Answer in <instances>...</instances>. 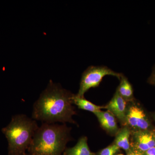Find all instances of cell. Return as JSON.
Wrapping results in <instances>:
<instances>
[{"label": "cell", "instance_id": "obj_9", "mask_svg": "<svg viewBox=\"0 0 155 155\" xmlns=\"http://www.w3.org/2000/svg\"><path fill=\"white\" fill-rule=\"evenodd\" d=\"M64 155H94L91 151L87 144V137L82 136L79 138L75 146L66 149Z\"/></svg>", "mask_w": 155, "mask_h": 155}, {"label": "cell", "instance_id": "obj_18", "mask_svg": "<svg viewBox=\"0 0 155 155\" xmlns=\"http://www.w3.org/2000/svg\"><path fill=\"white\" fill-rule=\"evenodd\" d=\"M123 155V154H119V155Z\"/></svg>", "mask_w": 155, "mask_h": 155}, {"label": "cell", "instance_id": "obj_13", "mask_svg": "<svg viewBox=\"0 0 155 155\" xmlns=\"http://www.w3.org/2000/svg\"><path fill=\"white\" fill-rule=\"evenodd\" d=\"M119 148L115 143L102 150L98 155H114L119 150Z\"/></svg>", "mask_w": 155, "mask_h": 155}, {"label": "cell", "instance_id": "obj_12", "mask_svg": "<svg viewBox=\"0 0 155 155\" xmlns=\"http://www.w3.org/2000/svg\"><path fill=\"white\" fill-rule=\"evenodd\" d=\"M120 79V83L117 88V91L127 102L132 101L134 100V94L131 84L123 75Z\"/></svg>", "mask_w": 155, "mask_h": 155}, {"label": "cell", "instance_id": "obj_17", "mask_svg": "<svg viewBox=\"0 0 155 155\" xmlns=\"http://www.w3.org/2000/svg\"><path fill=\"white\" fill-rule=\"evenodd\" d=\"M24 155H31L30 154H29V153H26Z\"/></svg>", "mask_w": 155, "mask_h": 155}, {"label": "cell", "instance_id": "obj_11", "mask_svg": "<svg viewBox=\"0 0 155 155\" xmlns=\"http://www.w3.org/2000/svg\"><path fill=\"white\" fill-rule=\"evenodd\" d=\"M72 103L79 109L89 111L94 114L99 112L101 109H106L105 106L96 105L84 98V97H79L75 94L72 98Z\"/></svg>", "mask_w": 155, "mask_h": 155}, {"label": "cell", "instance_id": "obj_10", "mask_svg": "<svg viewBox=\"0 0 155 155\" xmlns=\"http://www.w3.org/2000/svg\"><path fill=\"white\" fill-rule=\"evenodd\" d=\"M131 133V129L127 126H125L118 131L114 143L119 148L128 151L131 149L130 142Z\"/></svg>", "mask_w": 155, "mask_h": 155}, {"label": "cell", "instance_id": "obj_16", "mask_svg": "<svg viewBox=\"0 0 155 155\" xmlns=\"http://www.w3.org/2000/svg\"><path fill=\"white\" fill-rule=\"evenodd\" d=\"M128 153H127V155H142L141 154V153L138 152L136 150H132L131 149H130L129 151H128Z\"/></svg>", "mask_w": 155, "mask_h": 155}, {"label": "cell", "instance_id": "obj_2", "mask_svg": "<svg viewBox=\"0 0 155 155\" xmlns=\"http://www.w3.org/2000/svg\"><path fill=\"white\" fill-rule=\"evenodd\" d=\"M70 131L65 124L42 123L35 131L28 153L31 155H63L70 140Z\"/></svg>", "mask_w": 155, "mask_h": 155}, {"label": "cell", "instance_id": "obj_5", "mask_svg": "<svg viewBox=\"0 0 155 155\" xmlns=\"http://www.w3.org/2000/svg\"><path fill=\"white\" fill-rule=\"evenodd\" d=\"M125 125L134 131L147 130L150 123L144 111L137 106H132L127 110Z\"/></svg>", "mask_w": 155, "mask_h": 155}, {"label": "cell", "instance_id": "obj_6", "mask_svg": "<svg viewBox=\"0 0 155 155\" xmlns=\"http://www.w3.org/2000/svg\"><path fill=\"white\" fill-rule=\"evenodd\" d=\"M130 136V147L134 148L138 152H145L155 147V133L153 131L147 130L131 131Z\"/></svg>", "mask_w": 155, "mask_h": 155}, {"label": "cell", "instance_id": "obj_4", "mask_svg": "<svg viewBox=\"0 0 155 155\" xmlns=\"http://www.w3.org/2000/svg\"><path fill=\"white\" fill-rule=\"evenodd\" d=\"M123 74L113 71L106 66H90L83 72L81 76L79 91L76 95L84 97L90 89L99 86L106 75L116 76L120 79Z\"/></svg>", "mask_w": 155, "mask_h": 155}, {"label": "cell", "instance_id": "obj_8", "mask_svg": "<svg viewBox=\"0 0 155 155\" xmlns=\"http://www.w3.org/2000/svg\"><path fill=\"white\" fill-rule=\"evenodd\" d=\"M100 124L108 132L117 133L119 131L118 125L115 116L110 111H100L94 114Z\"/></svg>", "mask_w": 155, "mask_h": 155}, {"label": "cell", "instance_id": "obj_1", "mask_svg": "<svg viewBox=\"0 0 155 155\" xmlns=\"http://www.w3.org/2000/svg\"><path fill=\"white\" fill-rule=\"evenodd\" d=\"M74 94L61 84L50 81L33 105L32 118L42 123L67 122L76 124L72 116L76 114L72 105Z\"/></svg>", "mask_w": 155, "mask_h": 155}, {"label": "cell", "instance_id": "obj_7", "mask_svg": "<svg viewBox=\"0 0 155 155\" xmlns=\"http://www.w3.org/2000/svg\"><path fill=\"white\" fill-rule=\"evenodd\" d=\"M126 102L116 91L114 97L106 106V109L110 111L123 124L125 123L126 119Z\"/></svg>", "mask_w": 155, "mask_h": 155}, {"label": "cell", "instance_id": "obj_3", "mask_svg": "<svg viewBox=\"0 0 155 155\" xmlns=\"http://www.w3.org/2000/svg\"><path fill=\"white\" fill-rule=\"evenodd\" d=\"M38 127L36 120L25 114L13 116L8 125L2 129L8 143V155H25Z\"/></svg>", "mask_w": 155, "mask_h": 155}, {"label": "cell", "instance_id": "obj_15", "mask_svg": "<svg viewBox=\"0 0 155 155\" xmlns=\"http://www.w3.org/2000/svg\"><path fill=\"white\" fill-rule=\"evenodd\" d=\"M145 153V155H155V147L150 149Z\"/></svg>", "mask_w": 155, "mask_h": 155}, {"label": "cell", "instance_id": "obj_19", "mask_svg": "<svg viewBox=\"0 0 155 155\" xmlns=\"http://www.w3.org/2000/svg\"><path fill=\"white\" fill-rule=\"evenodd\" d=\"M63 155H64L63 154Z\"/></svg>", "mask_w": 155, "mask_h": 155}, {"label": "cell", "instance_id": "obj_14", "mask_svg": "<svg viewBox=\"0 0 155 155\" xmlns=\"http://www.w3.org/2000/svg\"><path fill=\"white\" fill-rule=\"evenodd\" d=\"M149 82L155 86V67H153L152 73L149 79Z\"/></svg>", "mask_w": 155, "mask_h": 155}]
</instances>
